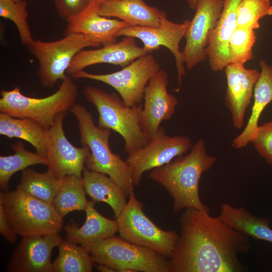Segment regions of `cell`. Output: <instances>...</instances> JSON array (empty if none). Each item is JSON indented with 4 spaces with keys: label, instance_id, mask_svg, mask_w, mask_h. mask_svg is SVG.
Listing matches in <instances>:
<instances>
[{
    "label": "cell",
    "instance_id": "6da1fadb",
    "mask_svg": "<svg viewBox=\"0 0 272 272\" xmlns=\"http://www.w3.org/2000/svg\"><path fill=\"white\" fill-rule=\"evenodd\" d=\"M180 235L169 258L170 272H241L239 255L250 249V238L210 213L185 209Z\"/></svg>",
    "mask_w": 272,
    "mask_h": 272
},
{
    "label": "cell",
    "instance_id": "d6986e66",
    "mask_svg": "<svg viewBox=\"0 0 272 272\" xmlns=\"http://www.w3.org/2000/svg\"><path fill=\"white\" fill-rule=\"evenodd\" d=\"M148 52L137 45L135 38L124 36L121 41L103 46L99 49L79 51L74 57L66 73L71 76L89 66L109 63L122 67Z\"/></svg>",
    "mask_w": 272,
    "mask_h": 272
},
{
    "label": "cell",
    "instance_id": "8fae6325",
    "mask_svg": "<svg viewBox=\"0 0 272 272\" xmlns=\"http://www.w3.org/2000/svg\"><path fill=\"white\" fill-rule=\"evenodd\" d=\"M192 146L189 137L170 136L160 126L145 146L128 154L125 161L130 169L133 185L140 184L145 172L168 164L175 157L186 154Z\"/></svg>",
    "mask_w": 272,
    "mask_h": 272
},
{
    "label": "cell",
    "instance_id": "83f0119b",
    "mask_svg": "<svg viewBox=\"0 0 272 272\" xmlns=\"http://www.w3.org/2000/svg\"><path fill=\"white\" fill-rule=\"evenodd\" d=\"M82 178L67 175L60 182L52 204L63 218L74 211L85 210L88 200Z\"/></svg>",
    "mask_w": 272,
    "mask_h": 272
},
{
    "label": "cell",
    "instance_id": "9a60e30c",
    "mask_svg": "<svg viewBox=\"0 0 272 272\" xmlns=\"http://www.w3.org/2000/svg\"><path fill=\"white\" fill-rule=\"evenodd\" d=\"M168 85L167 72L160 69L145 88L142 126L149 140L160 128L162 121L172 118L178 104L177 99L168 92Z\"/></svg>",
    "mask_w": 272,
    "mask_h": 272
},
{
    "label": "cell",
    "instance_id": "ba28073f",
    "mask_svg": "<svg viewBox=\"0 0 272 272\" xmlns=\"http://www.w3.org/2000/svg\"><path fill=\"white\" fill-rule=\"evenodd\" d=\"M123 210L116 218L119 237L170 258L179 235L158 227L144 212V205L131 190Z\"/></svg>",
    "mask_w": 272,
    "mask_h": 272
},
{
    "label": "cell",
    "instance_id": "ffe728a7",
    "mask_svg": "<svg viewBox=\"0 0 272 272\" xmlns=\"http://www.w3.org/2000/svg\"><path fill=\"white\" fill-rule=\"evenodd\" d=\"M216 25L210 32L207 48L209 63L214 72L222 71L230 63L229 43L236 28L237 10L241 0H224Z\"/></svg>",
    "mask_w": 272,
    "mask_h": 272
},
{
    "label": "cell",
    "instance_id": "2e32d148",
    "mask_svg": "<svg viewBox=\"0 0 272 272\" xmlns=\"http://www.w3.org/2000/svg\"><path fill=\"white\" fill-rule=\"evenodd\" d=\"M224 71L227 85L225 105L231 113L233 125L235 128L241 129L260 72L256 69H247L244 64L234 63L228 64Z\"/></svg>",
    "mask_w": 272,
    "mask_h": 272
},
{
    "label": "cell",
    "instance_id": "836d02e7",
    "mask_svg": "<svg viewBox=\"0 0 272 272\" xmlns=\"http://www.w3.org/2000/svg\"><path fill=\"white\" fill-rule=\"evenodd\" d=\"M251 143L257 153L272 166V120L259 125Z\"/></svg>",
    "mask_w": 272,
    "mask_h": 272
},
{
    "label": "cell",
    "instance_id": "74e56055",
    "mask_svg": "<svg viewBox=\"0 0 272 272\" xmlns=\"http://www.w3.org/2000/svg\"><path fill=\"white\" fill-rule=\"evenodd\" d=\"M187 2L189 8L193 11H195L197 0H184Z\"/></svg>",
    "mask_w": 272,
    "mask_h": 272
},
{
    "label": "cell",
    "instance_id": "30bf717a",
    "mask_svg": "<svg viewBox=\"0 0 272 272\" xmlns=\"http://www.w3.org/2000/svg\"><path fill=\"white\" fill-rule=\"evenodd\" d=\"M160 69L157 59L152 53H148L117 72L107 74H94L83 70L75 73L71 77L106 84L118 93L127 105L133 107L141 104L146 86Z\"/></svg>",
    "mask_w": 272,
    "mask_h": 272
},
{
    "label": "cell",
    "instance_id": "7c38bea8",
    "mask_svg": "<svg viewBox=\"0 0 272 272\" xmlns=\"http://www.w3.org/2000/svg\"><path fill=\"white\" fill-rule=\"evenodd\" d=\"M66 113L58 114L47 131V171L59 180L67 175L82 178L86 159L90 153L88 148L76 147L66 137L63 121Z\"/></svg>",
    "mask_w": 272,
    "mask_h": 272
},
{
    "label": "cell",
    "instance_id": "ac0fdd59",
    "mask_svg": "<svg viewBox=\"0 0 272 272\" xmlns=\"http://www.w3.org/2000/svg\"><path fill=\"white\" fill-rule=\"evenodd\" d=\"M62 240L58 234L23 237L9 262L7 271L51 272V252Z\"/></svg>",
    "mask_w": 272,
    "mask_h": 272
},
{
    "label": "cell",
    "instance_id": "ab89813d",
    "mask_svg": "<svg viewBox=\"0 0 272 272\" xmlns=\"http://www.w3.org/2000/svg\"><path fill=\"white\" fill-rule=\"evenodd\" d=\"M16 1H18V0H16Z\"/></svg>",
    "mask_w": 272,
    "mask_h": 272
},
{
    "label": "cell",
    "instance_id": "f546056e",
    "mask_svg": "<svg viewBox=\"0 0 272 272\" xmlns=\"http://www.w3.org/2000/svg\"><path fill=\"white\" fill-rule=\"evenodd\" d=\"M12 148L13 155L0 156V186L3 190L8 189L10 178L17 172L32 165L47 163L46 158L27 150L21 141L14 144Z\"/></svg>",
    "mask_w": 272,
    "mask_h": 272
},
{
    "label": "cell",
    "instance_id": "d4e9b609",
    "mask_svg": "<svg viewBox=\"0 0 272 272\" xmlns=\"http://www.w3.org/2000/svg\"><path fill=\"white\" fill-rule=\"evenodd\" d=\"M218 219L239 233L254 239L272 243V229L266 219L256 217L243 207L236 208L224 203Z\"/></svg>",
    "mask_w": 272,
    "mask_h": 272
},
{
    "label": "cell",
    "instance_id": "f35d334b",
    "mask_svg": "<svg viewBox=\"0 0 272 272\" xmlns=\"http://www.w3.org/2000/svg\"><path fill=\"white\" fill-rule=\"evenodd\" d=\"M110 1H112V0H90L91 2H100L101 3H103V2Z\"/></svg>",
    "mask_w": 272,
    "mask_h": 272
},
{
    "label": "cell",
    "instance_id": "5bb4252c",
    "mask_svg": "<svg viewBox=\"0 0 272 272\" xmlns=\"http://www.w3.org/2000/svg\"><path fill=\"white\" fill-rule=\"evenodd\" d=\"M224 2V0H197L194 15L184 36L186 43L182 51L188 70L206 59L209 34L221 16Z\"/></svg>",
    "mask_w": 272,
    "mask_h": 272
},
{
    "label": "cell",
    "instance_id": "1f68e13d",
    "mask_svg": "<svg viewBox=\"0 0 272 272\" xmlns=\"http://www.w3.org/2000/svg\"><path fill=\"white\" fill-rule=\"evenodd\" d=\"M256 39L254 30L237 26L229 43L230 63L244 64L253 59L252 48Z\"/></svg>",
    "mask_w": 272,
    "mask_h": 272
},
{
    "label": "cell",
    "instance_id": "e0dca14e",
    "mask_svg": "<svg viewBox=\"0 0 272 272\" xmlns=\"http://www.w3.org/2000/svg\"><path fill=\"white\" fill-rule=\"evenodd\" d=\"M100 4L98 2H91L81 12L66 20L64 35L81 34L99 46L117 42L118 32L130 25L123 21L99 15L98 9Z\"/></svg>",
    "mask_w": 272,
    "mask_h": 272
},
{
    "label": "cell",
    "instance_id": "cb8c5ba5",
    "mask_svg": "<svg viewBox=\"0 0 272 272\" xmlns=\"http://www.w3.org/2000/svg\"><path fill=\"white\" fill-rule=\"evenodd\" d=\"M82 181L86 193L95 202H103L112 209L117 218L127 201L126 195L122 188L105 174L85 168Z\"/></svg>",
    "mask_w": 272,
    "mask_h": 272
},
{
    "label": "cell",
    "instance_id": "7402d4cb",
    "mask_svg": "<svg viewBox=\"0 0 272 272\" xmlns=\"http://www.w3.org/2000/svg\"><path fill=\"white\" fill-rule=\"evenodd\" d=\"M95 202L88 201L85 211L86 221L79 227L75 222L68 224L64 228L66 240L87 247L103 240L113 237L118 232L116 220L108 219L100 214L95 208Z\"/></svg>",
    "mask_w": 272,
    "mask_h": 272
},
{
    "label": "cell",
    "instance_id": "4316f807",
    "mask_svg": "<svg viewBox=\"0 0 272 272\" xmlns=\"http://www.w3.org/2000/svg\"><path fill=\"white\" fill-rule=\"evenodd\" d=\"M58 256L52 263L51 272H91L95 262L84 246L62 240Z\"/></svg>",
    "mask_w": 272,
    "mask_h": 272
},
{
    "label": "cell",
    "instance_id": "9c48e42d",
    "mask_svg": "<svg viewBox=\"0 0 272 272\" xmlns=\"http://www.w3.org/2000/svg\"><path fill=\"white\" fill-rule=\"evenodd\" d=\"M99 46L85 36L77 33L65 35L53 41L33 40L27 46L39 63L38 76L41 84L52 88L58 81L63 80L75 56L87 47Z\"/></svg>",
    "mask_w": 272,
    "mask_h": 272
},
{
    "label": "cell",
    "instance_id": "8992f818",
    "mask_svg": "<svg viewBox=\"0 0 272 272\" xmlns=\"http://www.w3.org/2000/svg\"><path fill=\"white\" fill-rule=\"evenodd\" d=\"M0 206L13 231L22 237L58 234L63 218L52 203L17 189L1 191Z\"/></svg>",
    "mask_w": 272,
    "mask_h": 272
},
{
    "label": "cell",
    "instance_id": "8d00e7d4",
    "mask_svg": "<svg viewBox=\"0 0 272 272\" xmlns=\"http://www.w3.org/2000/svg\"><path fill=\"white\" fill-rule=\"evenodd\" d=\"M98 269L100 271L103 272H115V271L112 268L104 265L99 264L97 266Z\"/></svg>",
    "mask_w": 272,
    "mask_h": 272
},
{
    "label": "cell",
    "instance_id": "4fadbf2b",
    "mask_svg": "<svg viewBox=\"0 0 272 272\" xmlns=\"http://www.w3.org/2000/svg\"><path fill=\"white\" fill-rule=\"evenodd\" d=\"M190 21L185 20L181 23L169 20L167 16L162 20L158 27L128 26L117 33V37L130 36L138 38L143 43V47L149 53L159 49L162 46L166 47L174 55L179 86L182 78L185 74L184 58L180 50L179 43L184 38Z\"/></svg>",
    "mask_w": 272,
    "mask_h": 272
},
{
    "label": "cell",
    "instance_id": "7a4b0ae2",
    "mask_svg": "<svg viewBox=\"0 0 272 272\" xmlns=\"http://www.w3.org/2000/svg\"><path fill=\"white\" fill-rule=\"evenodd\" d=\"M216 158L209 155L203 140H198L189 153L174 161L152 170L150 177L162 185L173 200V210L193 208L210 213L199 194V183L202 174L210 170Z\"/></svg>",
    "mask_w": 272,
    "mask_h": 272
},
{
    "label": "cell",
    "instance_id": "5b68a950",
    "mask_svg": "<svg viewBox=\"0 0 272 272\" xmlns=\"http://www.w3.org/2000/svg\"><path fill=\"white\" fill-rule=\"evenodd\" d=\"M1 96L0 112L32 119L47 129L58 114L70 110L78 97L79 91L71 76L66 75L56 91L45 97H28L22 94L18 87L2 90Z\"/></svg>",
    "mask_w": 272,
    "mask_h": 272
},
{
    "label": "cell",
    "instance_id": "4dcf8cb0",
    "mask_svg": "<svg viewBox=\"0 0 272 272\" xmlns=\"http://www.w3.org/2000/svg\"><path fill=\"white\" fill-rule=\"evenodd\" d=\"M27 8L25 0H0V16L15 24L21 43L26 46L34 40L28 24Z\"/></svg>",
    "mask_w": 272,
    "mask_h": 272
},
{
    "label": "cell",
    "instance_id": "484cf974",
    "mask_svg": "<svg viewBox=\"0 0 272 272\" xmlns=\"http://www.w3.org/2000/svg\"><path fill=\"white\" fill-rule=\"evenodd\" d=\"M47 131V129L35 120L14 117L0 112V134L27 141L35 149L37 153L45 158Z\"/></svg>",
    "mask_w": 272,
    "mask_h": 272
},
{
    "label": "cell",
    "instance_id": "d590c367",
    "mask_svg": "<svg viewBox=\"0 0 272 272\" xmlns=\"http://www.w3.org/2000/svg\"><path fill=\"white\" fill-rule=\"evenodd\" d=\"M0 233L8 242L11 243H15L17 240V234L10 225L1 206H0Z\"/></svg>",
    "mask_w": 272,
    "mask_h": 272
},
{
    "label": "cell",
    "instance_id": "52a82bcc",
    "mask_svg": "<svg viewBox=\"0 0 272 272\" xmlns=\"http://www.w3.org/2000/svg\"><path fill=\"white\" fill-rule=\"evenodd\" d=\"M95 263L119 272H170L169 260L151 249L115 236L86 247Z\"/></svg>",
    "mask_w": 272,
    "mask_h": 272
},
{
    "label": "cell",
    "instance_id": "f1b7e54d",
    "mask_svg": "<svg viewBox=\"0 0 272 272\" xmlns=\"http://www.w3.org/2000/svg\"><path fill=\"white\" fill-rule=\"evenodd\" d=\"M60 182V180L48 171L40 173L27 168L22 171L21 181L17 189L42 201L52 203Z\"/></svg>",
    "mask_w": 272,
    "mask_h": 272
},
{
    "label": "cell",
    "instance_id": "3957f363",
    "mask_svg": "<svg viewBox=\"0 0 272 272\" xmlns=\"http://www.w3.org/2000/svg\"><path fill=\"white\" fill-rule=\"evenodd\" d=\"M77 119L81 142L89 149L86 168L104 173L113 179L129 196L133 189L131 172L126 162L111 150V130L96 125L92 113L84 105L75 103L70 110Z\"/></svg>",
    "mask_w": 272,
    "mask_h": 272
},
{
    "label": "cell",
    "instance_id": "44dd1931",
    "mask_svg": "<svg viewBox=\"0 0 272 272\" xmlns=\"http://www.w3.org/2000/svg\"><path fill=\"white\" fill-rule=\"evenodd\" d=\"M98 13L115 18L130 26L158 27L167 16L165 12L147 5L144 0H112L100 4Z\"/></svg>",
    "mask_w": 272,
    "mask_h": 272
},
{
    "label": "cell",
    "instance_id": "e575fe53",
    "mask_svg": "<svg viewBox=\"0 0 272 272\" xmlns=\"http://www.w3.org/2000/svg\"><path fill=\"white\" fill-rule=\"evenodd\" d=\"M58 15L66 20L76 16L91 2L90 0H53Z\"/></svg>",
    "mask_w": 272,
    "mask_h": 272
},
{
    "label": "cell",
    "instance_id": "d6a6232c",
    "mask_svg": "<svg viewBox=\"0 0 272 272\" xmlns=\"http://www.w3.org/2000/svg\"><path fill=\"white\" fill-rule=\"evenodd\" d=\"M267 16H272L271 0H241L237 10V25L257 29L260 19Z\"/></svg>",
    "mask_w": 272,
    "mask_h": 272
},
{
    "label": "cell",
    "instance_id": "277c9868",
    "mask_svg": "<svg viewBox=\"0 0 272 272\" xmlns=\"http://www.w3.org/2000/svg\"><path fill=\"white\" fill-rule=\"evenodd\" d=\"M83 93L98 111V126L120 134L124 141V150L127 154L149 142L142 126V104L129 106L116 94L93 86H85Z\"/></svg>",
    "mask_w": 272,
    "mask_h": 272
},
{
    "label": "cell",
    "instance_id": "603a6c76",
    "mask_svg": "<svg viewBox=\"0 0 272 272\" xmlns=\"http://www.w3.org/2000/svg\"><path fill=\"white\" fill-rule=\"evenodd\" d=\"M259 64L261 71L254 87L251 113L244 129L232 141L231 145L235 149L245 147L251 142L259 127V117L272 101V65L264 60H260Z\"/></svg>",
    "mask_w": 272,
    "mask_h": 272
}]
</instances>
